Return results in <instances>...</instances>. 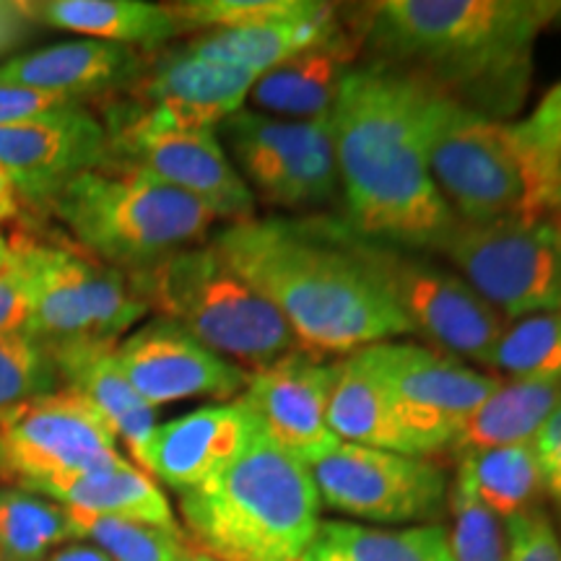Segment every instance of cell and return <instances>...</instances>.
I'll return each mask as SVG.
<instances>
[{
  "mask_svg": "<svg viewBox=\"0 0 561 561\" xmlns=\"http://www.w3.org/2000/svg\"><path fill=\"white\" fill-rule=\"evenodd\" d=\"M442 252L507 322L561 310V227L549 219L458 224Z\"/></svg>",
  "mask_w": 561,
  "mask_h": 561,
  "instance_id": "9c48e42d",
  "label": "cell"
},
{
  "mask_svg": "<svg viewBox=\"0 0 561 561\" xmlns=\"http://www.w3.org/2000/svg\"><path fill=\"white\" fill-rule=\"evenodd\" d=\"M320 502L343 515L380 525L434 523L450 500L437 462L341 442L310 466Z\"/></svg>",
  "mask_w": 561,
  "mask_h": 561,
  "instance_id": "7c38bea8",
  "label": "cell"
},
{
  "mask_svg": "<svg viewBox=\"0 0 561 561\" xmlns=\"http://www.w3.org/2000/svg\"><path fill=\"white\" fill-rule=\"evenodd\" d=\"M507 561H561V541L541 510H528L510 517Z\"/></svg>",
  "mask_w": 561,
  "mask_h": 561,
  "instance_id": "f35d334b",
  "label": "cell"
},
{
  "mask_svg": "<svg viewBox=\"0 0 561 561\" xmlns=\"http://www.w3.org/2000/svg\"><path fill=\"white\" fill-rule=\"evenodd\" d=\"M37 242L11 244V261L0 268V335L24 331L32 312Z\"/></svg>",
  "mask_w": 561,
  "mask_h": 561,
  "instance_id": "74e56055",
  "label": "cell"
},
{
  "mask_svg": "<svg viewBox=\"0 0 561 561\" xmlns=\"http://www.w3.org/2000/svg\"><path fill=\"white\" fill-rule=\"evenodd\" d=\"M538 466H541L543 491H549L553 500L561 504V447L538 460Z\"/></svg>",
  "mask_w": 561,
  "mask_h": 561,
  "instance_id": "b9f144b4",
  "label": "cell"
},
{
  "mask_svg": "<svg viewBox=\"0 0 561 561\" xmlns=\"http://www.w3.org/2000/svg\"><path fill=\"white\" fill-rule=\"evenodd\" d=\"M47 561H110L107 557L100 549H94V546H87V543H73V546H60V549H55Z\"/></svg>",
  "mask_w": 561,
  "mask_h": 561,
  "instance_id": "7bdbcfd3",
  "label": "cell"
},
{
  "mask_svg": "<svg viewBox=\"0 0 561 561\" xmlns=\"http://www.w3.org/2000/svg\"><path fill=\"white\" fill-rule=\"evenodd\" d=\"M458 460L455 486L466 489L500 520H510L520 512L533 510V502L543 491L541 466L530 442L466 453L458 455Z\"/></svg>",
  "mask_w": 561,
  "mask_h": 561,
  "instance_id": "f1b7e54d",
  "label": "cell"
},
{
  "mask_svg": "<svg viewBox=\"0 0 561 561\" xmlns=\"http://www.w3.org/2000/svg\"><path fill=\"white\" fill-rule=\"evenodd\" d=\"M45 208L68 229L83 255L125 276L198 248L216 221L191 195L117 164L79 174Z\"/></svg>",
  "mask_w": 561,
  "mask_h": 561,
  "instance_id": "5b68a950",
  "label": "cell"
},
{
  "mask_svg": "<svg viewBox=\"0 0 561 561\" xmlns=\"http://www.w3.org/2000/svg\"><path fill=\"white\" fill-rule=\"evenodd\" d=\"M430 172L458 224L546 219L510 123L491 121L434 91Z\"/></svg>",
  "mask_w": 561,
  "mask_h": 561,
  "instance_id": "52a82bcc",
  "label": "cell"
},
{
  "mask_svg": "<svg viewBox=\"0 0 561 561\" xmlns=\"http://www.w3.org/2000/svg\"><path fill=\"white\" fill-rule=\"evenodd\" d=\"M320 507L310 466L261 426L219 476L180 494L195 546L219 561H299L320 525Z\"/></svg>",
  "mask_w": 561,
  "mask_h": 561,
  "instance_id": "277c9868",
  "label": "cell"
},
{
  "mask_svg": "<svg viewBox=\"0 0 561 561\" xmlns=\"http://www.w3.org/2000/svg\"><path fill=\"white\" fill-rule=\"evenodd\" d=\"M255 432L257 421L240 398L203 405L167 424H157L136 462L140 471L182 494L219 476L248 447Z\"/></svg>",
  "mask_w": 561,
  "mask_h": 561,
  "instance_id": "ac0fdd59",
  "label": "cell"
},
{
  "mask_svg": "<svg viewBox=\"0 0 561 561\" xmlns=\"http://www.w3.org/2000/svg\"><path fill=\"white\" fill-rule=\"evenodd\" d=\"M356 354L382 382L421 458L450 450L460 426L500 385V377L424 343L385 341Z\"/></svg>",
  "mask_w": 561,
  "mask_h": 561,
  "instance_id": "30bf717a",
  "label": "cell"
},
{
  "mask_svg": "<svg viewBox=\"0 0 561 561\" xmlns=\"http://www.w3.org/2000/svg\"><path fill=\"white\" fill-rule=\"evenodd\" d=\"M510 133L549 219L561 178V81L530 112V117L510 123Z\"/></svg>",
  "mask_w": 561,
  "mask_h": 561,
  "instance_id": "836d02e7",
  "label": "cell"
},
{
  "mask_svg": "<svg viewBox=\"0 0 561 561\" xmlns=\"http://www.w3.org/2000/svg\"><path fill=\"white\" fill-rule=\"evenodd\" d=\"M483 367L510 380H561V310L507 322Z\"/></svg>",
  "mask_w": 561,
  "mask_h": 561,
  "instance_id": "1f68e13d",
  "label": "cell"
},
{
  "mask_svg": "<svg viewBox=\"0 0 561 561\" xmlns=\"http://www.w3.org/2000/svg\"><path fill=\"white\" fill-rule=\"evenodd\" d=\"M107 164L130 167L151 174L174 191L203 203L216 219L229 224L255 216V195L234 170L216 130L159 128L130 115L128 110H110Z\"/></svg>",
  "mask_w": 561,
  "mask_h": 561,
  "instance_id": "8fae6325",
  "label": "cell"
},
{
  "mask_svg": "<svg viewBox=\"0 0 561 561\" xmlns=\"http://www.w3.org/2000/svg\"><path fill=\"white\" fill-rule=\"evenodd\" d=\"M19 489L45 496L66 510L125 517V520L159 525V528H180L170 500L159 489V483L130 460L107 471L58 476V479L32 481Z\"/></svg>",
  "mask_w": 561,
  "mask_h": 561,
  "instance_id": "d4e9b609",
  "label": "cell"
},
{
  "mask_svg": "<svg viewBox=\"0 0 561 561\" xmlns=\"http://www.w3.org/2000/svg\"><path fill=\"white\" fill-rule=\"evenodd\" d=\"M178 561H219V559L210 557V553H206V551H201L198 546L187 543L185 549H182L180 557H178Z\"/></svg>",
  "mask_w": 561,
  "mask_h": 561,
  "instance_id": "ee69618b",
  "label": "cell"
},
{
  "mask_svg": "<svg viewBox=\"0 0 561 561\" xmlns=\"http://www.w3.org/2000/svg\"><path fill=\"white\" fill-rule=\"evenodd\" d=\"M356 58L359 39L341 30L325 45L312 47L257 76L248 102L255 112L280 121H320L333 112L343 81L356 68Z\"/></svg>",
  "mask_w": 561,
  "mask_h": 561,
  "instance_id": "ffe728a7",
  "label": "cell"
},
{
  "mask_svg": "<svg viewBox=\"0 0 561 561\" xmlns=\"http://www.w3.org/2000/svg\"><path fill=\"white\" fill-rule=\"evenodd\" d=\"M73 538H83L100 549L110 561H178L187 546L180 528H159V525L125 520V517L89 515V512L68 510Z\"/></svg>",
  "mask_w": 561,
  "mask_h": 561,
  "instance_id": "d6a6232c",
  "label": "cell"
},
{
  "mask_svg": "<svg viewBox=\"0 0 561 561\" xmlns=\"http://www.w3.org/2000/svg\"><path fill=\"white\" fill-rule=\"evenodd\" d=\"M333 375L335 362L297 348L268 367L252 369L240 401L278 447L312 466L341 445L328 426Z\"/></svg>",
  "mask_w": 561,
  "mask_h": 561,
  "instance_id": "9a60e30c",
  "label": "cell"
},
{
  "mask_svg": "<svg viewBox=\"0 0 561 561\" xmlns=\"http://www.w3.org/2000/svg\"><path fill=\"white\" fill-rule=\"evenodd\" d=\"M115 434L76 392L58 390L0 421V473L26 486L125 462Z\"/></svg>",
  "mask_w": 561,
  "mask_h": 561,
  "instance_id": "4fadbf2b",
  "label": "cell"
},
{
  "mask_svg": "<svg viewBox=\"0 0 561 561\" xmlns=\"http://www.w3.org/2000/svg\"><path fill=\"white\" fill-rule=\"evenodd\" d=\"M115 346L79 343V346L53 351V359L62 388L76 392L100 413L117 442H125L133 458L138 460L151 432L157 430V409H151L133 388L117 362Z\"/></svg>",
  "mask_w": 561,
  "mask_h": 561,
  "instance_id": "44dd1931",
  "label": "cell"
},
{
  "mask_svg": "<svg viewBox=\"0 0 561 561\" xmlns=\"http://www.w3.org/2000/svg\"><path fill=\"white\" fill-rule=\"evenodd\" d=\"M210 248L280 314L307 354L351 356L413 335L331 219L297 224L252 216L216 231Z\"/></svg>",
  "mask_w": 561,
  "mask_h": 561,
  "instance_id": "7a4b0ae2",
  "label": "cell"
},
{
  "mask_svg": "<svg viewBox=\"0 0 561 561\" xmlns=\"http://www.w3.org/2000/svg\"><path fill=\"white\" fill-rule=\"evenodd\" d=\"M128 280L149 312L244 369L268 367L299 348L280 314L210 244L182 250Z\"/></svg>",
  "mask_w": 561,
  "mask_h": 561,
  "instance_id": "8992f818",
  "label": "cell"
},
{
  "mask_svg": "<svg viewBox=\"0 0 561 561\" xmlns=\"http://www.w3.org/2000/svg\"><path fill=\"white\" fill-rule=\"evenodd\" d=\"M343 30L339 11L331 3L307 0L305 9L291 16L244 26V30L206 32L185 45L187 53L221 66L242 68L263 76L280 62L325 45Z\"/></svg>",
  "mask_w": 561,
  "mask_h": 561,
  "instance_id": "7402d4cb",
  "label": "cell"
},
{
  "mask_svg": "<svg viewBox=\"0 0 561 561\" xmlns=\"http://www.w3.org/2000/svg\"><path fill=\"white\" fill-rule=\"evenodd\" d=\"M434 89L375 60L343 81L331 112L346 227L364 240L442 252L458 219L430 172Z\"/></svg>",
  "mask_w": 561,
  "mask_h": 561,
  "instance_id": "6da1fadb",
  "label": "cell"
},
{
  "mask_svg": "<svg viewBox=\"0 0 561 561\" xmlns=\"http://www.w3.org/2000/svg\"><path fill=\"white\" fill-rule=\"evenodd\" d=\"M450 549L455 561H507V528L466 489H450Z\"/></svg>",
  "mask_w": 561,
  "mask_h": 561,
  "instance_id": "8d00e7d4",
  "label": "cell"
},
{
  "mask_svg": "<svg viewBox=\"0 0 561 561\" xmlns=\"http://www.w3.org/2000/svg\"><path fill=\"white\" fill-rule=\"evenodd\" d=\"M561 405V380H507L468 416L455 434V455L481 453L491 447L523 445L536 437L543 421Z\"/></svg>",
  "mask_w": 561,
  "mask_h": 561,
  "instance_id": "4316f807",
  "label": "cell"
},
{
  "mask_svg": "<svg viewBox=\"0 0 561 561\" xmlns=\"http://www.w3.org/2000/svg\"><path fill=\"white\" fill-rule=\"evenodd\" d=\"M328 426L341 442L421 458L392 409L390 396L359 354L335 362Z\"/></svg>",
  "mask_w": 561,
  "mask_h": 561,
  "instance_id": "484cf974",
  "label": "cell"
},
{
  "mask_svg": "<svg viewBox=\"0 0 561 561\" xmlns=\"http://www.w3.org/2000/svg\"><path fill=\"white\" fill-rule=\"evenodd\" d=\"M53 351L96 343L91 331L89 255L58 244H37L32 312L24 328Z\"/></svg>",
  "mask_w": 561,
  "mask_h": 561,
  "instance_id": "cb8c5ba5",
  "label": "cell"
},
{
  "mask_svg": "<svg viewBox=\"0 0 561 561\" xmlns=\"http://www.w3.org/2000/svg\"><path fill=\"white\" fill-rule=\"evenodd\" d=\"M248 187L252 195L257 193L271 206L280 208H314L333 201L339 191V164H335L331 115L322 121L305 149L255 174Z\"/></svg>",
  "mask_w": 561,
  "mask_h": 561,
  "instance_id": "f546056e",
  "label": "cell"
},
{
  "mask_svg": "<svg viewBox=\"0 0 561 561\" xmlns=\"http://www.w3.org/2000/svg\"><path fill=\"white\" fill-rule=\"evenodd\" d=\"M21 214V195L16 182L0 167V224L13 221Z\"/></svg>",
  "mask_w": 561,
  "mask_h": 561,
  "instance_id": "60d3db41",
  "label": "cell"
},
{
  "mask_svg": "<svg viewBox=\"0 0 561 561\" xmlns=\"http://www.w3.org/2000/svg\"><path fill=\"white\" fill-rule=\"evenodd\" d=\"M73 104L83 102H76L70 96L60 94H47V91L0 83V128L34 121V117H45L50 112L73 107Z\"/></svg>",
  "mask_w": 561,
  "mask_h": 561,
  "instance_id": "ab89813d",
  "label": "cell"
},
{
  "mask_svg": "<svg viewBox=\"0 0 561 561\" xmlns=\"http://www.w3.org/2000/svg\"><path fill=\"white\" fill-rule=\"evenodd\" d=\"M9 261H11V244L5 242L3 234H0V268H3Z\"/></svg>",
  "mask_w": 561,
  "mask_h": 561,
  "instance_id": "bcb514c9",
  "label": "cell"
},
{
  "mask_svg": "<svg viewBox=\"0 0 561 561\" xmlns=\"http://www.w3.org/2000/svg\"><path fill=\"white\" fill-rule=\"evenodd\" d=\"M549 221H553V224H557V227H561V178H559V187H557V195H553V206H551Z\"/></svg>",
  "mask_w": 561,
  "mask_h": 561,
  "instance_id": "f6af8a7d",
  "label": "cell"
},
{
  "mask_svg": "<svg viewBox=\"0 0 561 561\" xmlns=\"http://www.w3.org/2000/svg\"><path fill=\"white\" fill-rule=\"evenodd\" d=\"M140 73L144 60L133 47L73 39L13 55L0 66V83L83 102L87 96L130 87Z\"/></svg>",
  "mask_w": 561,
  "mask_h": 561,
  "instance_id": "d6986e66",
  "label": "cell"
},
{
  "mask_svg": "<svg viewBox=\"0 0 561 561\" xmlns=\"http://www.w3.org/2000/svg\"><path fill=\"white\" fill-rule=\"evenodd\" d=\"M307 0H182L167 9L182 32H224L291 16Z\"/></svg>",
  "mask_w": 561,
  "mask_h": 561,
  "instance_id": "d590c367",
  "label": "cell"
},
{
  "mask_svg": "<svg viewBox=\"0 0 561 561\" xmlns=\"http://www.w3.org/2000/svg\"><path fill=\"white\" fill-rule=\"evenodd\" d=\"M557 19L561 3L546 0H385L371 5L367 39L382 62L504 123L523 107L533 47Z\"/></svg>",
  "mask_w": 561,
  "mask_h": 561,
  "instance_id": "3957f363",
  "label": "cell"
},
{
  "mask_svg": "<svg viewBox=\"0 0 561 561\" xmlns=\"http://www.w3.org/2000/svg\"><path fill=\"white\" fill-rule=\"evenodd\" d=\"M30 24L123 47H161L182 34L167 3L144 0H32L19 3Z\"/></svg>",
  "mask_w": 561,
  "mask_h": 561,
  "instance_id": "603a6c76",
  "label": "cell"
},
{
  "mask_svg": "<svg viewBox=\"0 0 561 561\" xmlns=\"http://www.w3.org/2000/svg\"><path fill=\"white\" fill-rule=\"evenodd\" d=\"M107 128L87 104L0 128V167L16 182L21 201L47 206L60 187L107 164Z\"/></svg>",
  "mask_w": 561,
  "mask_h": 561,
  "instance_id": "2e32d148",
  "label": "cell"
},
{
  "mask_svg": "<svg viewBox=\"0 0 561 561\" xmlns=\"http://www.w3.org/2000/svg\"><path fill=\"white\" fill-rule=\"evenodd\" d=\"M58 390L62 382L50 348L26 331L0 335V421Z\"/></svg>",
  "mask_w": 561,
  "mask_h": 561,
  "instance_id": "e575fe53",
  "label": "cell"
},
{
  "mask_svg": "<svg viewBox=\"0 0 561 561\" xmlns=\"http://www.w3.org/2000/svg\"><path fill=\"white\" fill-rule=\"evenodd\" d=\"M333 224L341 242L382 286L396 310L413 328V335H424L434 348L450 356L486 362L507 320L491 310L460 273L426 261L413 250L364 240L343 221Z\"/></svg>",
  "mask_w": 561,
  "mask_h": 561,
  "instance_id": "ba28073f",
  "label": "cell"
},
{
  "mask_svg": "<svg viewBox=\"0 0 561 561\" xmlns=\"http://www.w3.org/2000/svg\"><path fill=\"white\" fill-rule=\"evenodd\" d=\"M115 354L130 385L151 409L191 398L234 401L250 380V369L224 359L161 314L125 335Z\"/></svg>",
  "mask_w": 561,
  "mask_h": 561,
  "instance_id": "5bb4252c",
  "label": "cell"
},
{
  "mask_svg": "<svg viewBox=\"0 0 561 561\" xmlns=\"http://www.w3.org/2000/svg\"><path fill=\"white\" fill-rule=\"evenodd\" d=\"M299 561H455L445 525L375 528V525L320 520Z\"/></svg>",
  "mask_w": 561,
  "mask_h": 561,
  "instance_id": "83f0119b",
  "label": "cell"
},
{
  "mask_svg": "<svg viewBox=\"0 0 561 561\" xmlns=\"http://www.w3.org/2000/svg\"><path fill=\"white\" fill-rule=\"evenodd\" d=\"M255 73L182 50L164 53L130 83L123 107L159 128L216 130L248 104Z\"/></svg>",
  "mask_w": 561,
  "mask_h": 561,
  "instance_id": "e0dca14e",
  "label": "cell"
},
{
  "mask_svg": "<svg viewBox=\"0 0 561 561\" xmlns=\"http://www.w3.org/2000/svg\"><path fill=\"white\" fill-rule=\"evenodd\" d=\"M73 541L68 510L26 489L0 486V561H47Z\"/></svg>",
  "mask_w": 561,
  "mask_h": 561,
  "instance_id": "4dcf8cb0",
  "label": "cell"
}]
</instances>
